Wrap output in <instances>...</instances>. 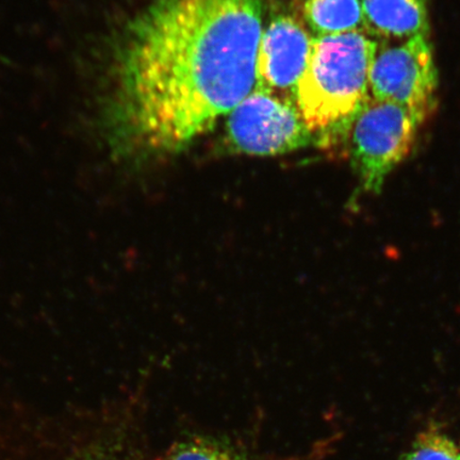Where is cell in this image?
Listing matches in <instances>:
<instances>
[{
  "mask_svg": "<svg viewBox=\"0 0 460 460\" xmlns=\"http://www.w3.org/2000/svg\"><path fill=\"white\" fill-rule=\"evenodd\" d=\"M365 31L378 41L429 36L428 0H360Z\"/></svg>",
  "mask_w": 460,
  "mask_h": 460,
  "instance_id": "7",
  "label": "cell"
},
{
  "mask_svg": "<svg viewBox=\"0 0 460 460\" xmlns=\"http://www.w3.org/2000/svg\"><path fill=\"white\" fill-rule=\"evenodd\" d=\"M313 42L307 28L296 17L274 16L262 29L259 42L256 89L293 102L296 84L308 65Z\"/></svg>",
  "mask_w": 460,
  "mask_h": 460,
  "instance_id": "6",
  "label": "cell"
},
{
  "mask_svg": "<svg viewBox=\"0 0 460 460\" xmlns=\"http://www.w3.org/2000/svg\"><path fill=\"white\" fill-rule=\"evenodd\" d=\"M72 460H125L123 458H119L117 456H111V454L105 452H91L89 454H84V456L74 458Z\"/></svg>",
  "mask_w": 460,
  "mask_h": 460,
  "instance_id": "11",
  "label": "cell"
},
{
  "mask_svg": "<svg viewBox=\"0 0 460 460\" xmlns=\"http://www.w3.org/2000/svg\"><path fill=\"white\" fill-rule=\"evenodd\" d=\"M420 124L395 103L367 95L332 144H342L358 177V194H379L388 176L410 156Z\"/></svg>",
  "mask_w": 460,
  "mask_h": 460,
  "instance_id": "3",
  "label": "cell"
},
{
  "mask_svg": "<svg viewBox=\"0 0 460 460\" xmlns=\"http://www.w3.org/2000/svg\"><path fill=\"white\" fill-rule=\"evenodd\" d=\"M163 460H245L237 453L204 438L178 442L165 453Z\"/></svg>",
  "mask_w": 460,
  "mask_h": 460,
  "instance_id": "10",
  "label": "cell"
},
{
  "mask_svg": "<svg viewBox=\"0 0 460 460\" xmlns=\"http://www.w3.org/2000/svg\"><path fill=\"white\" fill-rule=\"evenodd\" d=\"M376 41L367 82L369 95L406 109L423 124L436 111L438 91V72L429 36Z\"/></svg>",
  "mask_w": 460,
  "mask_h": 460,
  "instance_id": "4",
  "label": "cell"
},
{
  "mask_svg": "<svg viewBox=\"0 0 460 460\" xmlns=\"http://www.w3.org/2000/svg\"><path fill=\"white\" fill-rule=\"evenodd\" d=\"M302 11L316 37L365 31L360 0H304Z\"/></svg>",
  "mask_w": 460,
  "mask_h": 460,
  "instance_id": "8",
  "label": "cell"
},
{
  "mask_svg": "<svg viewBox=\"0 0 460 460\" xmlns=\"http://www.w3.org/2000/svg\"><path fill=\"white\" fill-rule=\"evenodd\" d=\"M377 41L366 31L314 38L293 102L321 144H330L369 95V70Z\"/></svg>",
  "mask_w": 460,
  "mask_h": 460,
  "instance_id": "2",
  "label": "cell"
},
{
  "mask_svg": "<svg viewBox=\"0 0 460 460\" xmlns=\"http://www.w3.org/2000/svg\"><path fill=\"white\" fill-rule=\"evenodd\" d=\"M264 0H152L124 28L100 111L115 157L185 151L255 89Z\"/></svg>",
  "mask_w": 460,
  "mask_h": 460,
  "instance_id": "1",
  "label": "cell"
},
{
  "mask_svg": "<svg viewBox=\"0 0 460 460\" xmlns=\"http://www.w3.org/2000/svg\"><path fill=\"white\" fill-rule=\"evenodd\" d=\"M226 131L235 152L254 156L296 152L314 139L295 103L258 89L228 113Z\"/></svg>",
  "mask_w": 460,
  "mask_h": 460,
  "instance_id": "5",
  "label": "cell"
},
{
  "mask_svg": "<svg viewBox=\"0 0 460 460\" xmlns=\"http://www.w3.org/2000/svg\"><path fill=\"white\" fill-rule=\"evenodd\" d=\"M404 460H460V447L450 437L430 429L419 434Z\"/></svg>",
  "mask_w": 460,
  "mask_h": 460,
  "instance_id": "9",
  "label": "cell"
}]
</instances>
